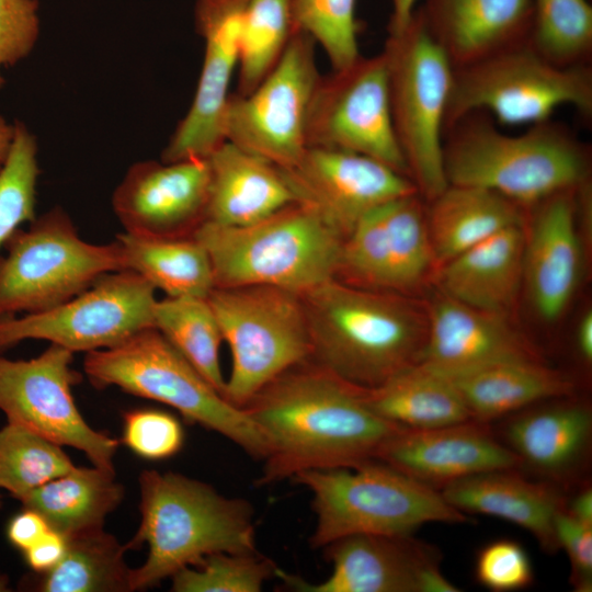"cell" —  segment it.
I'll use <instances>...</instances> for the list:
<instances>
[{
	"label": "cell",
	"instance_id": "6da1fadb",
	"mask_svg": "<svg viewBox=\"0 0 592 592\" xmlns=\"http://www.w3.org/2000/svg\"><path fill=\"white\" fill-rule=\"evenodd\" d=\"M241 409L267 446L258 486L375 459L384 442L405 428L372 412L354 385L308 361L271 380Z\"/></svg>",
	"mask_w": 592,
	"mask_h": 592
},
{
	"label": "cell",
	"instance_id": "7a4b0ae2",
	"mask_svg": "<svg viewBox=\"0 0 592 592\" xmlns=\"http://www.w3.org/2000/svg\"><path fill=\"white\" fill-rule=\"evenodd\" d=\"M314 363L363 388L419 364L428 316L403 297L332 278L303 295Z\"/></svg>",
	"mask_w": 592,
	"mask_h": 592
},
{
	"label": "cell",
	"instance_id": "3957f363",
	"mask_svg": "<svg viewBox=\"0 0 592 592\" xmlns=\"http://www.w3.org/2000/svg\"><path fill=\"white\" fill-rule=\"evenodd\" d=\"M140 524L126 544L148 546L146 561L132 569V591L160 584L215 553H255L254 511L210 485L177 473L144 470L139 476Z\"/></svg>",
	"mask_w": 592,
	"mask_h": 592
},
{
	"label": "cell",
	"instance_id": "277c9868",
	"mask_svg": "<svg viewBox=\"0 0 592 592\" xmlns=\"http://www.w3.org/2000/svg\"><path fill=\"white\" fill-rule=\"evenodd\" d=\"M446 133L443 152L448 184L493 191L524 209L588 184L587 148L550 119L509 135L481 112H473Z\"/></svg>",
	"mask_w": 592,
	"mask_h": 592
},
{
	"label": "cell",
	"instance_id": "5b68a950",
	"mask_svg": "<svg viewBox=\"0 0 592 592\" xmlns=\"http://www.w3.org/2000/svg\"><path fill=\"white\" fill-rule=\"evenodd\" d=\"M215 287L264 285L300 296L334 278L343 238L311 208L293 203L242 227L202 223Z\"/></svg>",
	"mask_w": 592,
	"mask_h": 592
},
{
	"label": "cell",
	"instance_id": "8992f818",
	"mask_svg": "<svg viewBox=\"0 0 592 592\" xmlns=\"http://www.w3.org/2000/svg\"><path fill=\"white\" fill-rule=\"evenodd\" d=\"M291 479L311 493L312 548L351 535H405L426 523L469 521L437 489L377 459L354 467L305 470Z\"/></svg>",
	"mask_w": 592,
	"mask_h": 592
},
{
	"label": "cell",
	"instance_id": "52a82bcc",
	"mask_svg": "<svg viewBox=\"0 0 592 592\" xmlns=\"http://www.w3.org/2000/svg\"><path fill=\"white\" fill-rule=\"evenodd\" d=\"M83 371L98 388L116 386L178 410L187 421L264 459L265 439L247 413L228 402L155 327L122 343L88 352Z\"/></svg>",
	"mask_w": 592,
	"mask_h": 592
},
{
	"label": "cell",
	"instance_id": "ba28073f",
	"mask_svg": "<svg viewBox=\"0 0 592 592\" xmlns=\"http://www.w3.org/2000/svg\"><path fill=\"white\" fill-rule=\"evenodd\" d=\"M383 52L395 133L410 179L430 202L448 185L443 143L454 67L415 11L401 32L388 34Z\"/></svg>",
	"mask_w": 592,
	"mask_h": 592
},
{
	"label": "cell",
	"instance_id": "9c48e42d",
	"mask_svg": "<svg viewBox=\"0 0 592 592\" xmlns=\"http://www.w3.org/2000/svg\"><path fill=\"white\" fill-rule=\"evenodd\" d=\"M563 105L591 114V67L555 65L524 42L454 68L444 132L473 112H488L502 125L531 126Z\"/></svg>",
	"mask_w": 592,
	"mask_h": 592
},
{
	"label": "cell",
	"instance_id": "30bf717a",
	"mask_svg": "<svg viewBox=\"0 0 592 592\" xmlns=\"http://www.w3.org/2000/svg\"><path fill=\"white\" fill-rule=\"evenodd\" d=\"M0 257V319L50 309L124 270L119 243L80 238L70 217L55 207L19 228Z\"/></svg>",
	"mask_w": 592,
	"mask_h": 592
},
{
	"label": "cell",
	"instance_id": "8fae6325",
	"mask_svg": "<svg viewBox=\"0 0 592 592\" xmlns=\"http://www.w3.org/2000/svg\"><path fill=\"white\" fill-rule=\"evenodd\" d=\"M231 353L224 398L242 408L261 388L310 360L303 297L264 285L215 287L207 297Z\"/></svg>",
	"mask_w": 592,
	"mask_h": 592
},
{
	"label": "cell",
	"instance_id": "7c38bea8",
	"mask_svg": "<svg viewBox=\"0 0 592 592\" xmlns=\"http://www.w3.org/2000/svg\"><path fill=\"white\" fill-rule=\"evenodd\" d=\"M155 287L129 270L99 277L50 309L0 319V353L25 340H46L72 353L115 346L153 327Z\"/></svg>",
	"mask_w": 592,
	"mask_h": 592
},
{
	"label": "cell",
	"instance_id": "4fadbf2b",
	"mask_svg": "<svg viewBox=\"0 0 592 592\" xmlns=\"http://www.w3.org/2000/svg\"><path fill=\"white\" fill-rule=\"evenodd\" d=\"M316 43L297 30L284 54L247 95L231 93L226 112V140L280 169L293 167L307 148L306 124L320 78Z\"/></svg>",
	"mask_w": 592,
	"mask_h": 592
},
{
	"label": "cell",
	"instance_id": "5bb4252c",
	"mask_svg": "<svg viewBox=\"0 0 592 592\" xmlns=\"http://www.w3.org/2000/svg\"><path fill=\"white\" fill-rule=\"evenodd\" d=\"M306 144L373 158L410 179L394 128L383 50L320 76L308 111Z\"/></svg>",
	"mask_w": 592,
	"mask_h": 592
},
{
	"label": "cell",
	"instance_id": "9a60e30c",
	"mask_svg": "<svg viewBox=\"0 0 592 592\" xmlns=\"http://www.w3.org/2000/svg\"><path fill=\"white\" fill-rule=\"evenodd\" d=\"M72 355L56 344L30 360L0 355V410L8 422L75 447L92 465L114 470L119 443L90 426L77 408L71 386L79 376L70 367Z\"/></svg>",
	"mask_w": 592,
	"mask_h": 592
},
{
	"label": "cell",
	"instance_id": "2e32d148",
	"mask_svg": "<svg viewBox=\"0 0 592 592\" xmlns=\"http://www.w3.org/2000/svg\"><path fill=\"white\" fill-rule=\"evenodd\" d=\"M331 574L311 583L278 569L283 585L296 592H457L441 571L436 547L412 534H360L322 548Z\"/></svg>",
	"mask_w": 592,
	"mask_h": 592
},
{
	"label": "cell",
	"instance_id": "e0dca14e",
	"mask_svg": "<svg viewBox=\"0 0 592 592\" xmlns=\"http://www.w3.org/2000/svg\"><path fill=\"white\" fill-rule=\"evenodd\" d=\"M280 170L296 203L315 210L343 239L369 212L419 193L411 179L383 162L339 149L307 147L293 167Z\"/></svg>",
	"mask_w": 592,
	"mask_h": 592
},
{
	"label": "cell",
	"instance_id": "ac0fdd59",
	"mask_svg": "<svg viewBox=\"0 0 592 592\" xmlns=\"http://www.w3.org/2000/svg\"><path fill=\"white\" fill-rule=\"evenodd\" d=\"M247 0H196L194 23L204 41V58L192 104L179 122L161 161L206 159L226 141L230 83L238 70L240 33Z\"/></svg>",
	"mask_w": 592,
	"mask_h": 592
},
{
	"label": "cell",
	"instance_id": "d6986e66",
	"mask_svg": "<svg viewBox=\"0 0 592 592\" xmlns=\"http://www.w3.org/2000/svg\"><path fill=\"white\" fill-rule=\"evenodd\" d=\"M209 177L207 158L136 162L115 189L112 207L125 232L193 237L205 221Z\"/></svg>",
	"mask_w": 592,
	"mask_h": 592
},
{
	"label": "cell",
	"instance_id": "ffe728a7",
	"mask_svg": "<svg viewBox=\"0 0 592 592\" xmlns=\"http://www.w3.org/2000/svg\"><path fill=\"white\" fill-rule=\"evenodd\" d=\"M375 459L437 490L473 475L521 466L490 423L475 420L428 429L401 428L384 442Z\"/></svg>",
	"mask_w": 592,
	"mask_h": 592
},
{
	"label": "cell",
	"instance_id": "44dd1931",
	"mask_svg": "<svg viewBox=\"0 0 592 592\" xmlns=\"http://www.w3.org/2000/svg\"><path fill=\"white\" fill-rule=\"evenodd\" d=\"M494 433L517 456L520 469L569 488L588 466L592 409L574 395L543 400L504 417Z\"/></svg>",
	"mask_w": 592,
	"mask_h": 592
},
{
	"label": "cell",
	"instance_id": "7402d4cb",
	"mask_svg": "<svg viewBox=\"0 0 592 592\" xmlns=\"http://www.w3.org/2000/svg\"><path fill=\"white\" fill-rule=\"evenodd\" d=\"M428 306V332L419 364L444 376L511 361L545 362L538 349L506 321L446 294Z\"/></svg>",
	"mask_w": 592,
	"mask_h": 592
},
{
	"label": "cell",
	"instance_id": "603a6c76",
	"mask_svg": "<svg viewBox=\"0 0 592 592\" xmlns=\"http://www.w3.org/2000/svg\"><path fill=\"white\" fill-rule=\"evenodd\" d=\"M580 189L558 193L535 205L530 234L525 236L523 282L536 314L546 321L563 315L579 284L582 269L577 228Z\"/></svg>",
	"mask_w": 592,
	"mask_h": 592
},
{
	"label": "cell",
	"instance_id": "cb8c5ba5",
	"mask_svg": "<svg viewBox=\"0 0 592 592\" xmlns=\"http://www.w3.org/2000/svg\"><path fill=\"white\" fill-rule=\"evenodd\" d=\"M414 11L454 68L526 42L532 0H423Z\"/></svg>",
	"mask_w": 592,
	"mask_h": 592
},
{
	"label": "cell",
	"instance_id": "d4e9b609",
	"mask_svg": "<svg viewBox=\"0 0 592 592\" xmlns=\"http://www.w3.org/2000/svg\"><path fill=\"white\" fill-rule=\"evenodd\" d=\"M444 500L463 513L499 517L530 532L545 553L559 550L556 514L565 509V488L548 480H531L520 469H497L445 485Z\"/></svg>",
	"mask_w": 592,
	"mask_h": 592
},
{
	"label": "cell",
	"instance_id": "484cf974",
	"mask_svg": "<svg viewBox=\"0 0 592 592\" xmlns=\"http://www.w3.org/2000/svg\"><path fill=\"white\" fill-rule=\"evenodd\" d=\"M207 160L210 177L205 221L248 226L296 202L276 166L228 140Z\"/></svg>",
	"mask_w": 592,
	"mask_h": 592
},
{
	"label": "cell",
	"instance_id": "4316f807",
	"mask_svg": "<svg viewBox=\"0 0 592 592\" xmlns=\"http://www.w3.org/2000/svg\"><path fill=\"white\" fill-rule=\"evenodd\" d=\"M523 226L505 228L440 265L441 292L468 306L505 315L523 283Z\"/></svg>",
	"mask_w": 592,
	"mask_h": 592
},
{
	"label": "cell",
	"instance_id": "83f0119b",
	"mask_svg": "<svg viewBox=\"0 0 592 592\" xmlns=\"http://www.w3.org/2000/svg\"><path fill=\"white\" fill-rule=\"evenodd\" d=\"M445 377L459 394L471 419L483 423L577 391L569 374L538 361L496 363Z\"/></svg>",
	"mask_w": 592,
	"mask_h": 592
},
{
	"label": "cell",
	"instance_id": "f1b7e54d",
	"mask_svg": "<svg viewBox=\"0 0 592 592\" xmlns=\"http://www.w3.org/2000/svg\"><path fill=\"white\" fill-rule=\"evenodd\" d=\"M426 203V226L437 266L505 228L524 224V208L477 186L448 184Z\"/></svg>",
	"mask_w": 592,
	"mask_h": 592
},
{
	"label": "cell",
	"instance_id": "f546056e",
	"mask_svg": "<svg viewBox=\"0 0 592 592\" xmlns=\"http://www.w3.org/2000/svg\"><path fill=\"white\" fill-rule=\"evenodd\" d=\"M355 387L372 412L405 428L428 429L473 420L451 380L420 364L379 386Z\"/></svg>",
	"mask_w": 592,
	"mask_h": 592
},
{
	"label": "cell",
	"instance_id": "4dcf8cb0",
	"mask_svg": "<svg viewBox=\"0 0 592 592\" xmlns=\"http://www.w3.org/2000/svg\"><path fill=\"white\" fill-rule=\"evenodd\" d=\"M124 497L114 470L77 467L36 488L20 502L41 514L49 528L66 538L103 527L106 516Z\"/></svg>",
	"mask_w": 592,
	"mask_h": 592
},
{
	"label": "cell",
	"instance_id": "1f68e13d",
	"mask_svg": "<svg viewBox=\"0 0 592 592\" xmlns=\"http://www.w3.org/2000/svg\"><path fill=\"white\" fill-rule=\"evenodd\" d=\"M115 240L124 270L137 273L167 297L207 298L215 288L208 252L194 237L147 238L123 232Z\"/></svg>",
	"mask_w": 592,
	"mask_h": 592
},
{
	"label": "cell",
	"instance_id": "d6a6232c",
	"mask_svg": "<svg viewBox=\"0 0 592 592\" xmlns=\"http://www.w3.org/2000/svg\"><path fill=\"white\" fill-rule=\"evenodd\" d=\"M127 545L103 527L67 537L60 561L43 573V592H129L130 573L125 561Z\"/></svg>",
	"mask_w": 592,
	"mask_h": 592
},
{
	"label": "cell",
	"instance_id": "836d02e7",
	"mask_svg": "<svg viewBox=\"0 0 592 592\" xmlns=\"http://www.w3.org/2000/svg\"><path fill=\"white\" fill-rule=\"evenodd\" d=\"M153 327L223 397L226 386L220 367L224 341L207 298L166 297L153 306Z\"/></svg>",
	"mask_w": 592,
	"mask_h": 592
},
{
	"label": "cell",
	"instance_id": "e575fe53",
	"mask_svg": "<svg viewBox=\"0 0 592 592\" xmlns=\"http://www.w3.org/2000/svg\"><path fill=\"white\" fill-rule=\"evenodd\" d=\"M293 0H247L240 33L237 95H247L276 66L297 31Z\"/></svg>",
	"mask_w": 592,
	"mask_h": 592
},
{
	"label": "cell",
	"instance_id": "d590c367",
	"mask_svg": "<svg viewBox=\"0 0 592 592\" xmlns=\"http://www.w3.org/2000/svg\"><path fill=\"white\" fill-rule=\"evenodd\" d=\"M419 193L383 205L391 261V291L419 287L436 265L426 226V207Z\"/></svg>",
	"mask_w": 592,
	"mask_h": 592
},
{
	"label": "cell",
	"instance_id": "8d00e7d4",
	"mask_svg": "<svg viewBox=\"0 0 592 592\" xmlns=\"http://www.w3.org/2000/svg\"><path fill=\"white\" fill-rule=\"evenodd\" d=\"M527 44L548 61L588 64L592 50V7L588 0H532Z\"/></svg>",
	"mask_w": 592,
	"mask_h": 592
},
{
	"label": "cell",
	"instance_id": "74e56055",
	"mask_svg": "<svg viewBox=\"0 0 592 592\" xmlns=\"http://www.w3.org/2000/svg\"><path fill=\"white\" fill-rule=\"evenodd\" d=\"M75 467L62 446L23 426L0 429V488L21 500Z\"/></svg>",
	"mask_w": 592,
	"mask_h": 592
},
{
	"label": "cell",
	"instance_id": "f35d334b",
	"mask_svg": "<svg viewBox=\"0 0 592 592\" xmlns=\"http://www.w3.org/2000/svg\"><path fill=\"white\" fill-rule=\"evenodd\" d=\"M278 567L260 553H215L171 577L174 592H260Z\"/></svg>",
	"mask_w": 592,
	"mask_h": 592
},
{
	"label": "cell",
	"instance_id": "ab89813d",
	"mask_svg": "<svg viewBox=\"0 0 592 592\" xmlns=\"http://www.w3.org/2000/svg\"><path fill=\"white\" fill-rule=\"evenodd\" d=\"M36 155L35 137L23 123L15 122L11 149L0 170V248L23 223L35 219Z\"/></svg>",
	"mask_w": 592,
	"mask_h": 592
},
{
	"label": "cell",
	"instance_id": "60d3db41",
	"mask_svg": "<svg viewBox=\"0 0 592 592\" xmlns=\"http://www.w3.org/2000/svg\"><path fill=\"white\" fill-rule=\"evenodd\" d=\"M356 0H293L298 30L326 53L332 70L348 67L360 56Z\"/></svg>",
	"mask_w": 592,
	"mask_h": 592
},
{
	"label": "cell",
	"instance_id": "b9f144b4",
	"mask_svg": "<svg viewBox=\"0 0 592 592\" xmlns=\"http://www.w3.org/2000/svg\"><path fill=\"white\" fill-rule=\"evenodd\" d=\"M123 442L138 456L159 460L177 455L184 431L172 414L157 409H136L124 414Z\"/></svg>",
	"mask_w": 592,
	"mask_h": 592
},
{
	"label": "cell",
	"instance_id": "7bdbcfd3",
	"mask_svg": "<svg viewBox=\"0 0 592 592\" xmlns=\"http://www.w3.org/2000/svg\"><path fill=\"white\" fill-rule=\"evenodd\" d=\"M478 583L493 592L523 590L534 582V569L525 548L516 540L500 538L480 548L475 561Z\"/></svg>",
	"mask_w": 592,
	"mask_h": 592
},
{
	"label": "cell",
	"instance_id": "ee69618b",
	"mask_svg": "<svg viewBox=\"0 0 592 592\" xmlns=\"http://www.w3.org/2000/svg\"><path fill=\"white\" fill-rule=\"evenodd\" d=\"M38 35L37 0H0V69L25 58ZM4 82L0 73V89Z\"/></svg>",
	"mask_w": 592,
	"mask_h": 592
},
{
	"label": "cell",
	"instance_id": "f6af8a7d",
	"mask_svg": "<svg viewBox=\"0 0 592 592\" xmlns=\"http://www.w3.org/2000/svg\"><path fill=\"white\" fill-rule=\"evenodd\" d=\"M555 534L559 549L570 561V583L577 592L592 590V526L572 517L565 509L555 517Z\"/></svg>",
	"mask_w": 592,
	"mask_h": 592
},
{
	"label": "cell",
	"instance_id": "bcb514c9",
	"mask_svg": "<svg viewBox=\"0 0 592 592\" xmlns=\"http://www.w3.org/2000/svg\"><path fill=\"white\" fill-rule=\"evenodd\" d=\"M66 548L67 538L49 528L46 534L23 553L32 570L45 573L60 561Z\"/></svg>",
	"mask_w": 592,
	"mask_h": 592
},
{
	"label": "cell",
	"instance_id": "7dc6e473",
	"mask_svg": "<svg viewBox=\"0 0 592 592\" xmlns=\"http://www.w3.org/2000/svg\"><path fill=\"white\" fill-rule=\"evenodd\" d=\"M48 531L49 526L41 514L23 508L21 513L11 519L7 535L13 546L25 551Z\"/></svg>",
	"mask_w": 592,
	"mask_h": 592
},
{
	"label": "cell",
	"instance_id": "c3c4849f",
	"mask_svg": "<svg viewBox=\"0 0 592 592\" xmlns=\"http://www.w3.org/2000/svg\"><path fill=\"white\" fill-rule=\"evenodd\" d=\"M565 510L579 522L592 526V489L584 482L566 500Z\"/></svg>",
	"mask_w": 592,
	"mask_h": 592
},
{
	"label": "cell",
	"instance_id": "681fc988",
	"mask_svg": "<svg viewBox=\"0 0 592 592\" xmlns=\"http://www.w3.org/2000/svg\"><path fill=\"white\" fill-rule=\"evenodd\" d=\"M576 349L580 360L590 365L592 362V312L587 311L576 330Z\"/></svg>",
	"mask_w": 592,
	"mask_h": 592
},
{
	"label": "cell",
	"instance_id": "f907efd6",
	"mask_svg": "<svg viewBox=\"0 0 592 592\" xmlns=\"http://www.w3.org/2000/svg\"><path fill=\"white\" fill-rule=\"evenodd\" d=\"M419 0H390L391 13L388 22V34L401 32L409 23Z\"/></svg>",
	"mask_w": 592,
	"mask_h": 592
},
{
	"label": "cell",
	"instance_id": "816d5d0a",
	"mask_svg": "<svg viewBox=\"0 0 592 592\" xmlns=\"http://www.w3.org/2000/svg\"><path fill=\"white\" fill-rule=\"evenodd\" d=\"M14 137V125L0 115V170L3 168Z\"/></svg>",
	"mask_w": 592,
	"mask_h": 592
},
{
	"label": "cell",
	"instance_id": "f5cc1de1",
	"mask_svg": "<svg viewBox=\"0 0 592 592\" xmlns=\"http://www.w3.org/2000/svg\"><path fill=\"white\" fill-rule=\"evenodd\" d=\"M9 579L4 574L0 573V592L9 591Z\"/></svg>",
	"mask_w": 592,
	"mask_h": 592
},
{
	"label": "cell",
	"instance_id": "db71d44e",
	"mask_svg": "<svg viewBox=\"0 0 592 592\" xmlns=\"http://www.w3.org/2000/svg\"><path fill=\"white\" fill-rule=\"evenodd\" d=\"M1 489V488H0ZM0 506H1V494H0Z\"/></svg>",
	"mask_w": 592,
	"mask_h": 592
}]
</instances>
